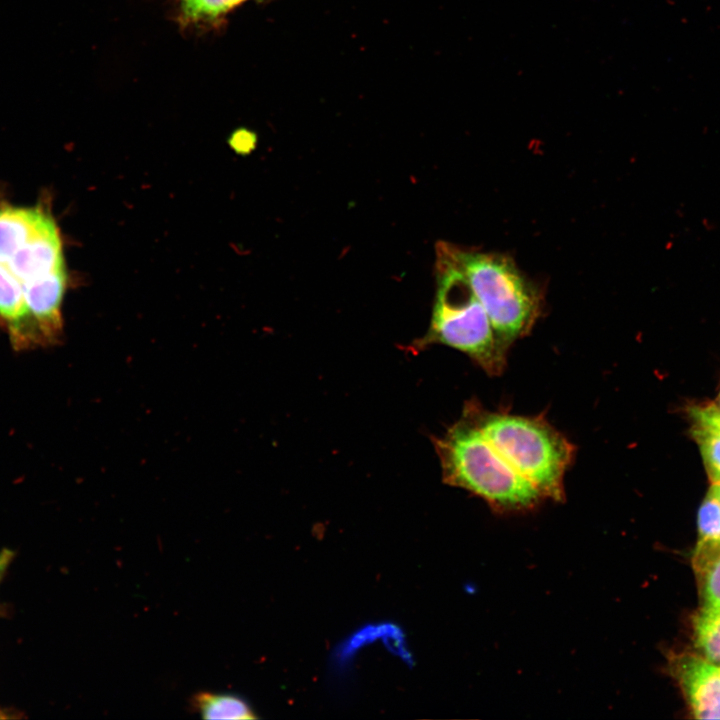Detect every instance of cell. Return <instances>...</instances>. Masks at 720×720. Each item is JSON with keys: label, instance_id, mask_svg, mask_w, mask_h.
<instances>
[{"label": "cell", "instance_id": "obj_1", "mask_svg": "<svg viewBox=\"0 0 720 720\" xmlns=\"http://www.w3.org/2000/svg\"><path fill=\"white\" fill-rule=\"evenodd\" d=\"M502 463L543 497L562 501L564 476L575 447L543 416L487 410L476 400L463 408Z\"/></svg>", "mask_w": 720, "mask_h": 720}, {"label": "cell", "instance_id": "obj_2", "mask_svg": "<svg viewBox=\"0 0 720 720\" xmlns=\"http://www.w3.org/2000/svg\"><path fill=\"white\" fill-rule=\"evenodd\" d=\"M435 251L436 292L431 322L424 337L412 346L422 350L434 344L446 345L468 355L489 375L500 374L509 348L496 335L455 256L454 244L439 241Z\"/></svg>", "mask_w": 720, "mask_h": 720}, {"label": "cell", "instance_id": "obj_3", "mask_svg": "<svg viewBox=\"0 0 720 720\" xmlns=\"http://www.w3.org/2000/svg\"><path fill=\"white\" fill-rule=\"evenodd\" d=\"M433 442L443 481L481 497L495 511H527L543 500L530 483L500 464L490 444L465 412Z\"/></svg>", "mask_w": 720, "mask_h": 720}, {"label": "cell", "instance_id": "obj_4", "mask_svg": "<svg viewBox=\"0 0 720 720\" xmlns=\"http://www.w3.org/2000/svg\"><path fill=\"white\" fill-rule=\"evenodd\" d=\"M454 253L500 341L509 348L526 336L543 310L536 284L506 254L457 245Z\"/></svg>", "mask_w": 720, "mask_h": 720}, {"label": "cell", "instance_id": "obj_5", "mask_svg": "<svg viewBox=\"0 0 720 720\" xmlns=\"http://www.w3.org/2000/svg\"><path fill=\"white\" fill-rule=\"evenodd\" d=\"M669 666L693 716L720 719V665L688 653L674 655Z\"/></svg>", "mask_w": 720, "mask_h": 720}, {"label": "cell", "instance_id": "obj_6", "mask_svg": "<svg viewBox=\"0 0 720 720\" xmlns=\"http://www.w3.org/2000/svg\"><path fill=\"white\" fill-rule=\"evenodd\" d=\"M692 434L712 483H720V408L713 404L690 410Z\"/></svg>", "mask_w": 720, "mask_h": 720}, {"label": "cell", "instance_id": "obj_7", "mask_svg": "<svg viewBox=\"0 0 720 720\" xmlns=\"http://www.w3.org/2000/svg\"><path fill=\"white\" fill-rule=\"evenodd\" d=\"M701 608L720 610V543L697 542L692 558Z\"/></svg>", "mask_w": 720, "mask_h": 720}, {"label": "cell", "instance_id": "obj_8", "mask_svg": "<svg viewBox=\"0 0 720 720\" xmlns=\"http://www.w3.org/2000/svg\"><path fill=\"white\" fill-rule=\"evenodd\" d=\"M194 711L205 719H255L250 705L232 693L201 692L192 699Z\"/></svg>", "mask_w": 720, "mask_h": 720}, {"label": "cell", "instance_id": "obj_9", "mask_svg": "<svg viewBox=\"0 0 720 720\" xmlns=\"http://www.w3.org/2000/svg\"><path fill=\"white\" fill-rule=\"evenodd\" d=\"M697 649L709 661L720 665V610L700 609L693 621Z\"/></svg>", "mask_w": 720, "mask_h": 720}, {"label": "cell", "instance_id": "obj_10", "mask_svg": "<svg viewBox=\"0 0 720 720\" xmlns=\"http://www.w3.org/2000/svg\"><path fill=\"white\" fill-rule=\"evenodd\" d=\"M698 541L720 543V498L712 483L698 511Z\"/></svg>", "mask_w": 720, "mask_h": 720}, {"label": "cell", "instance_id": "obj_11", "mask_svg": "<svg viewBox=\"0 0 720 720\" xmlns=\"http://www.w3.org/2000/svg\"><path fill=\"white\" fill-rule=\"evenodd\" d=\"M244 0H183L184 14L190 19L217 17Z\"/></svg>", "mask_w": 720, "mask_h": 720}, {"label": "cell", "instance_id": "obj_12", "mask_svg": "<svg viewBox=\"0 0 720 720\" xmlns=\"http://www.w3.org/2000/svg\"><path fill=\"white\" fill-rule=\"evenodd\" d=\"M12 558H13L12 551L5 549L0 552V578L4 574L9 563L11 562Z\"/></svg>", "mask_w": 720, "mask_h": 720}, {"label": "cell", "instance_id": "obj_13", "mask_svg": "<svg viewBox=\"0 0 720 720\" xmlns=\"http://www.w3.org/2000/svg\"><path fill=\"white\" fill-rule=\"evenodd\" d=\"M715 484L717 485L718 493H719V498H720V483H715Z\"/></svg>", "mask_w": 720, "mask_h": 720}, {"label": "cell", "instance_id": "obj_14", "mask_svg": "<svg viewBox=\"0 0 720 720\" xmlns=\"http://www.w3.org/2000/svg\"><path fill=\"white\" fill-rule=\"evenodd\" d=\"M719 404H720V396H719ZM720 408V407H719Z\"/></svg>", "mask_w": 720, "mask_h": 720}]
</instances>
